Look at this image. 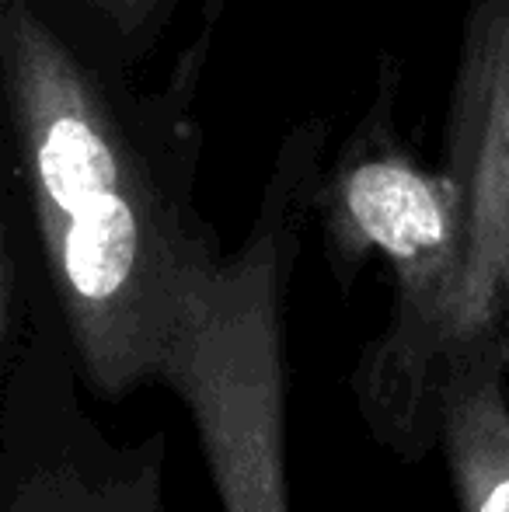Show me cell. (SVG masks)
<instances>
[{
  "mask_svg": "<svg viewBox=\"0 0 509 512\" xmlns=\"http://www.w3.org/2000/svg\"><path fill=\"white\" fill-rule=\"evenodd\" d=\"M35 168L49 216H67L88 199L119 189L116 154L81 115H60L42 129Z\"/></svg>",
  "mask_w": 509,
  "mask_h": 512,
  "instance_id": "4",
  "label": "cell"
},
{
  "mask_svg": "<svg viewBox=\"0 0 509 512\" xmlns=\"http://www.w3.org/2000/svg\"><path fill=\"white\" fill-rule=\"evenodd\" d=\"M436 439L457 512H509V370L464 359L436 387Z\"/></svg>",
  "mask_w": 509,
  "mask_h": 512,
  "instance_id": "3",
  "label": "cell"
},
{
  "mask_svg": "<svg viewBox=\"0 0 509 512\" xmlns=\"http://www.w3.org/2000/svg\"><path fill=\"white\" fill-rule=\"evenodd\" d=\"M157 380L189 408L224 512H290L283 335L265 258L192 272Z\"/></svg>",
  "mask_w": 509,
  "mask_h": 512,
  "instance_id": "1",
  "label": "cell"
},
{
  "mask_svg": "<svg viewBox=\"0 0 509 512\" xmlns=\"http://www.w3.org/2000/svg\"><path fill=\"white\" fill-rule=\"evenodd\" d=\"M461 112V279L440 377L464 359H496L509 370V0H478Z\"/></svg>",
  "mask_w": 509,
  "mask_h": 512,
  "instance_id": "2",
  "label": "cell"
},
{
  "mask_svg": "<svg viewBox=\"0 0 509 512\" xmlns=\"http://www.w3.org/2000/svg\"><path fill=\"white\" fill-rule=\"evenodd\" d=\"M25 512V509H18ZM28 512H112L109 506H88V509H28Z\"/></svg>",
  "mask_w": 509,
  "mask_h": 512,
  "instance_id": "5",
  "label": "cell"
}]
</instances>
